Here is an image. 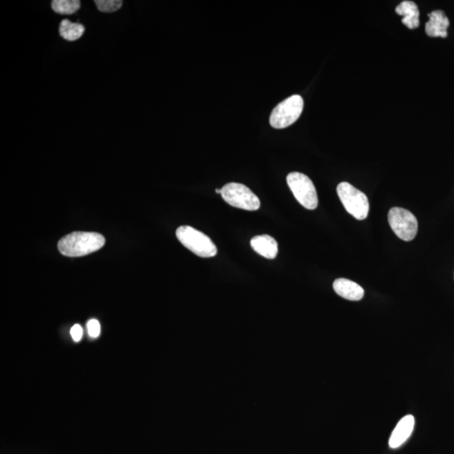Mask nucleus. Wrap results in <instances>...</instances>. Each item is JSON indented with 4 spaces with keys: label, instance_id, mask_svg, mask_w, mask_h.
<instances>
[{
    "label": "nucleus",
    "instance_id": "obj_1",
    "mask_svg": "<svg viewBox=\"0 0 454 454\" xmlns=\"http://www.w3.org/2000/svg\"><path fill=\"white\" fill-rule=\"evenodd\" d=\"M105 239L97 233L75 232L66 235L58 242V250L66 257H82L103 248Z\"/></svg>",
    "mask_w": 454,
    "mask_h": 454
},
{
    "label": "nucleus",
    "instance_id": "obj_2",
    "mask_svg": "<svg viewBox=\"0 0 454 454\" xmlns=\"http://www.w3.org/2000/svg\"><path fill=\"white\" fill-rule=\"evenodd\" d=\"M176 236L186 248L201 257L217 255V248L212 240L206 234L190 226H182L176 230Z\"/></svg>",
    "mask_w": 454,
    "mask_h": 454
},
{
    "label": "nucleus",
    "instance_id": "obj_3",
    "mask_svg": "<svg viewBox=\"0 0 454 454\" xmlns=\"http://www.w3.org/2000/svg\"><path fill=\"white\" fill-rule=\"evenodd\" d=\"M336 191L340 202L348 213L358 221L367 218L370 211V203L365 193L347 182L340 183Z\"/></svg>",
    "mask_w": 454,
    "mask_h": 454
},
{
    "label": "nucleus",
    "instance_id": "obj_4",
    "mask_svg": "<svg viewBox=\"0 0 454 454\" xmlns=\"http://www.w3.org/2000/svg\"><path fill=\"white\" fill-rule=\"evenodd\" d=\"M303 108L302 97L298 95L289 97L273 109L269 118L270 125L276 129H283L291 126L299 119L302 113Z\"/></svg>",
    "mask_w": 454,
    "mask_h": 454
},
{
    "label": "nucleus",
    "instance_id": "obj_5",
    "mask_svg": "<svg viewBox=\"0 0 454 454\" xmlns=\"http://www.w3.org/2000/svg\"><path fill=\"white\" fill-rule=\"evenodd\" d=\"M223 199L230 206L246 210L260 208V199L248 187L238 183H230L221 189Z\"/></svg>",
    "mask_w": 454,
    "mask_h": 454
},
{
    "label": "nucleus",
    "instance_id": "obj_6",
    "mask_svg": "<svg viewBox=\"0 0 454 454\" xmlns=\"http://www.w3.org/2000/svg\"><path fill=\"white\" fill-rule=\"evenodd\" d=\"M287 183L293 197L301 206L308 210H315L318 206V197L314 183L308 176L293 172L287 176Z\"/></svg>",
    "mask_w": 454,
    "mask_h": 454
},
{
    "label": "nucleus",
    "instance_id": "obj_7",
    "mask_svg": "<svg viewBox=\"0 0 454 454\" xmlns=\"http://www.w3.org/2000/svg\"><path fill=\"white\" fill-rule=\"evenodd\" d=\"M388 221L391 229L400 239L410 242L416 237L418 221L410 211L400 207H394L389 211Z\"/></svg>",
    "mask_w": 454,
    "mask_h": 454
},
{
    "label": "nucleus",
    "instance_id": "obj_8",
    "mask_svg": "<svg viewBox=\"0 0 454 454\" xmlns=\"http://www.w3.org/2000/svg\"><path fill=\"white\" fill-rule=\"evenodd\" d=\"M415 426V418L412 415H407L398 422L389 440L391 448H398L412 435Z\"/></svg>",
    "mask_w": 454,
    "mask_h": 454
},
{
    "label": "nucleus",
    "instance_id": "obj_9",
    "mask_svg": "<svg viewBox=\"0 0 454 454\" xmlns=\"http://www.w3.org/2000/svg\"><path fill=\"white\" fill-rule=\"evenodd\" d=\"M429 21L426 24V33L430 37H448L449 19L442 10H434L428 15Z\"/></svg>",
    "mask_w": 454,
    "mask_h": 454
},
{
    "label": "nucleus",
    "instance_id": "obj_10",
    "mask_svg": "<svg viewBox=\"0 0 454 454\" xmlns=\"http://www.w3.org/2000/svg\"><path fill=\"white\" fill-rule=\"evenodd\" d=\"M334 291L343 298L358 301L365 296V289L355 282L347 279H338L334 283Z\"/></svg>",
    "mask_w": 454,
    "mask_h": 454
},
{
    "label": "nucleus",
    "instance_id": "obj_11",
    "mask_svg": "<svg viewBox=\"0 0 454 454\" xmlns=\"http://www.w3.org/2000/svg\"><path fill=\"white\" fill-rule=\"evenodd\" d=\"M251 246L254 251L268 260H275L279 251L275 238L269 235L254 237L251 240Z\"/></svg>",
    "mask_w": 454,
    "mask_h": 454
},
{
    "label": "nucleus",
    "instance_id": "obj_12",
    "mask_svg": "<svg viewBox=\"0 0 454 454\" xmlns=\"http://www.w3.org/2000/svg\"><path fill=\"white\" fill-rule=\"evenodd\" d=\"M395 12L403 17L401 19L403 24L409 29H416L420 25V21H419L420 12H419L417 3L413 1L406 0V1L401 2L395 9Z\"/></svg>",
    "mask_w": 454,
    "mask_h": 454
},
{
    "label": "nucleus",
    "instance_id": "obj_13",
    "mask_svg": "<svg viewBox=\"0 0 454 454\" xmlns=\"http://www.w3.org/2000/svg\"><path fill=\"white\" fill-rule=\"evenodd\" d=\"M84 31L85 27L83 25L70 21L68 19L62 21L60 26V36L69 42L78 40L83 36Z\"/></svg>",
    "mask_w": 454,
    "mask_h": 454
},
{
    "label": "nucleus",
    "instance_id": "obj_14",
    "mask_svg": "<svg viewBox=\"0 0 454 454\" xmlns=\"http://www.w3.org/2000/svg\"><path fill=\"white\" fill-rule=\"evenodd\" d=\"M80 0H53L52 8L54 12L60 15H70L76 13L80 9Z\"/></svg>",
    "mask_w": 454,
    "mask_h": 454
},
{
    "label": "nucleus",
    "instance_id": "obj_15",
    "mask_svg": "<svg viewBox=\"0 0 454 454\" xmlns=\"http://www.w3.org/2000/svg\"><path fill=\"white\" fill-rule=\"evenodd\" d=\"M98 10L103 13H113L119 10L123 5L121 0H96Z\"/></svg>",
    "mask_w": 454,
    "mask_h": 454
},
{
    "label": "nucleus",
    "instance_id": "obj_16",
    "mask_svg": "<svg viewBox=\"0 0 454 454\" xmlns=\"http://www.w3.org/2000/svg\"><path fill=\"white\" fill-rule=\"evenodd\" d=\"M89 335L96 338L100 334V325L96 319L90 320L87 325Z\"/></svg>",
    "mask_w": 454,
    "mask_h": 454
},
{
    "label": "nucleus",
    "instance_id": "obj_17",
    "mask_svg": "<svg viewBox=\"0 0 454 454\" xmlns=\"http://www.w3.org/2000/svg\"><path fill=\"white\" fill-rule=\"evenodd\" d=\"M70 334H71L72 338L75 342H80L82 336H83V329H82L80 325H74Z\"/></svg>",
    "mask_w": 454,
    "mask_h": 454
},
{
    "label": "nucleus",
    "instance_id": "obj_18",
    "mask_svg": "<svg viewBox=\"0 0 454 454\" xmlns=\"http://www.w3.org/2000/svg\"><path fill=\"white\" fill-rule=\"evenodd\" d=\"M215 192H217V194H221V190L217 189V190H215Z\"/></svg>",
    "mask_w": 454,
    "mask_h": 454
}]
</instances>
